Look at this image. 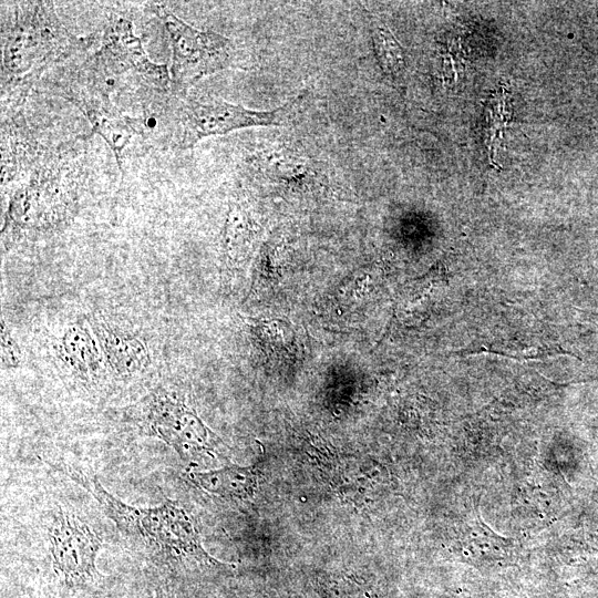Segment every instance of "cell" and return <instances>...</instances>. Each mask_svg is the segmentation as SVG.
I'll return each mask as SVG.
<instances>
[{"label":"cell","instance_id":"6da1fadb","mask_svg":"<svg viewBox=\"0 0 598 598\" xmlns=\"http://www.w3.org/2000/svg\"><path fill=\"white\" fill-rule=\"evenodd\" d=\"M85 488L120 533L152 557L157 566L171 570L189 564L226 566L205 551L192 516L178 504L166 501L154 507L126 504L109 493L97 477L70 464L60 466Z\"/></svg>","mask_w":598,"mask_h":598},{"label":"cell","instance_id":"7a4b0ae2","mask_svg":"<svg viewBox=\"0 0 598 598\" xmlns=\"http://www.w3.org/2000/svg\"><path fill=\"white\" fill-rule=\"evenodd\" d=\"M43 524L49 564L60 584L78 589L101 578L96 559L103 540L87 522L58 505Z\"/></svg>","mask_w":598,"mask_h":598},{"label":"cell","instance_id":"3957f363","mask_svg":"<svg viewBox=\"0 0 598 598\" xmlns=\"http://www.w3.org/2000/svg\"><path fill=\"white\" fill-rule=\"evenodd\" d=\"M140 421L147 435L163 441L183 461L214 456L223 444L185 399L171 390L146 395L140 404Z\"/></svg>","mask_w":598,"mask_h":598},{"label":"cell","instance_id":"277c9868","mask_svg":"<svg viewBox=\"0 0 598 598\" xmlns=\"http://www.w3.org/2000/svg\"><path fill=\"white\" fill-rule=\"evenodd\" d=\"M172 45V82L185 89L202 78L220 71L231 60L233 43L221 34L198 30L165 7H156Z\"/></svg>","mask_w":598,"mask_h":598},{"label":"cell","instance_id":"5b68a950","mask_svg":"<svg viewBox=\"0 0 598 598\" xmlns=\"http://www.w3.org/2000/svg\"><path fill=\"white\" fill-rule=\"evenodd\" d=\"M291 105L254 111L218 99H190L183 109L181 145L188 148L204 137L252 126L281 125L287 121Z\"/></svg>","mask_w":598,"mask_h":598},{"label":"cell","instance_id":"8992f818","mask_svg":"<svg viewBox=\"0 0 598 598\" xmlns=\"http://www.w3.org/2000/svg\"><path fill=\"white\" fill-rule=\"evenodd\" d=\"M51 348L58 364L79 383L91 388L106 378L103 354L87 318L65 324Z\"/></svg>","mask_w":598,"mask_h":598},{"label":"cell","instance_id":"52a82bcc","mask_svg":"<svg viewBox=\"0 0 598 598\" xmlns=\"http://www.w3.org/2000/svg\"><path fill=\"white\" fill-rule=\"evenodd\" d=\"M86 318L100 344L107 374L128 381L146 373L152 357L143 337L100 316Z\"/></svg>","mask_w":598,"mask_h":598},{"label":"cell","instance_id":"ba28073f","mask_svg":"<svg viewBox=\"0 0 598 598\" xmlns=\"http://www.w3.org/2000/svg\"><path fill=\"white\" fill-rule=\"evenodd\" d=\"M188 478L203 491L228 501L254 496L258 485L256 466L230 465L206 472H190Z\"/></svg>","mask_w":598,"mask_h":598},{"label":"cell","instance_id":"9c48e42d","mask_svg":"<svg viewBox=\"0 0 598 598\" xmlns=\"http://www.w3.org/2000/svg\"><path fill=\"white\" fill-rule=\"evenodd\" d=\"M254 225L238 205L229 209L223 240L224 264L227 272H234L246 264L255 240Z\"/></svg>","mask_w":598,"mask_h":598},{"label":"cell","instance_id":"30bf717a","mask_svg":"<svg viewBox=\"0 0 598 598\" xmlns=\"http://www.w3.org/2000/svg\"><path fill=\"white\" fill-rule=\"evenodd\" d=\"M109 45L116 49L117 53L128 61L131 68L159 84H166L169 79L166 65L155 64L147 59L140 39L134 35L132 27L127 21H118L111 34Z\"/></svg>","mask_w":598,"mask_h":598},{"label":"cell","instance_id":"8fae6325","mask_svg":"<svg viewBox=\"0 0 598 598\" xmlns=\"http://www.w3.org/2000/svg\"><path fill=\"white\" fill-rule=\"evenodd\" d=\"M85 114L93 132L99 134L113 151L122 171L123 151L135 134L142 133V122L128 116H105L91 107L85 109Z\"/></svg>","mask_w":598,"mask_h":598},{"label":"cell","instance_id":"7c38bea8","mask_svg":"<svg viewBox=\"0 0 598 598\" xmlns=\"http://www.w3.org/2000/svg\"><path fill=\"white\" fill-rule=\"evenodd\" d=\"M35 31L31 23L19 22L12 27L2 51L6 72L18 74L30 69L40 48Z\"/></svg>","mask_w":598,"mask_h":598},{"label":"cell","instance_id":"4fadbf2b","mask_svg":"<svg viewBox=\"0 0 598 598\" xmlns=\"http://www.w3.org/2000/svg\"><path fill=\"white\" fill-rule=\"evenodd\" d=\"M372 41L381 69L390 76H398L404 68V60L401 47L390 30L377 24L372 31Z\"/></svg>","mask_w":598,"mask_h":598},{"label":"cell","instance_id":"5bb4252c","mask_svg":"<svg viewBox=\"0 0 598 598\" xmlns=\"http://www.w3.org/2000/svg\"><path fill=\"white\" fill-rule=\"evenodd\" d=\"M487 110V145L492 161V157L496 154L499 141L503 137L506 123L509 120V113L506 110L505 89H502L501 92H496V94L494 93L489 97Z\"/></svg>","mask_w":598,"mask_h":598},{"label":"cell","instance_id":"9a60e30c","mask_svg":"<svg viewBox=\"0 0 598 598\" xmlns=\"http://www.w3.org/2000/svg\"><path fill=\"white\" fill-rule=\"evenodd\" d=\"M1 365L3 369H16L23 362V352L11 333L7 322L1 318Z\"/></svg>","mask_w":598,"mask_h":598},{"label":"cell","instance_id":"2e32d148","mask_svg":"<svg viewBox=\"0 0 598 598\" xmlns=\"http://www.w3.org/2000/svg\"><path fill=\"white\" fill-rule=\"evenodd\" d=\"M484 352L502 354L516 360H538L542 358L555 355L566 352L558 349L557 347H546V348H528L522 351H505V350H484Z\"/></svg>","mask_w":598,"mask_h":598},{"label":"cell","instance_id":"e0dca14e","mask_svg":"<svg viewBox=\"0 0 598 598\" xmlns=\"http://www.w3.org/2000/svg\"><path fill=\"white\" fill-rule=\"evenodd\" d=\"M328 598H368L361 590L351 587L334 585L327 590Z\"/></svg>","mask_w":598,"mask_h":598}]
</instances>
